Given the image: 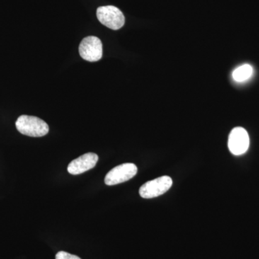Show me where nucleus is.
Instances as JSON below:
<instances>
[{"mask_svg": "<svg viewBox=\"0 0 259 259\" xmlns=\"http://www.w3.org/2000/svg\"><path fill=\"white\" fill-rule=\"evenodd\" d=\"M15 125L20 134L30 137H42L49 131L47 122L35 116H20Z\"/></svg>", "mask_w": 259, "mask_h": 259, "instance_id": "1", "label": "nucleus"}, {"mask_svg": "<svg viewBox=\"0 0 259 259\" xmlns=\"http://www.w3.org/2000/svg\"><path fill=\"white\" fill-rule=\"evenodd\" d=\"M172 180L171 177L163 176L146 182L140 188L139 194L145 199H151L166 193L171 188Z\"/></svg>", "mask_w": 259, "mask_h": 259, "instance_id": "3", "label": "nucleus"}, {"mask_svg": "<svg viewBox=\"0 0 259 259\" xmlns=\"http://www.w3.org/2000/svg\"><path fill=\"white\" fill-rule=\"evenodd\" d=\"M79 52L83 59L90 62L100 60L103 53L101 40L95 36L84 37L80 42Z\"/></svg>", "mask_w": 259, "mask_h": 259, "instance_id": "4", "label": "nucleus"}, {"mask_svg": "<svg viewBox=\"0 0 259 259\" xmlns=\"http://www.w3.org/2000/svg\"><path fill=\"white\" fill-rule=\"evenodd\" d=\"M99 157L96 153H85L73 160L68 166L67 170L72 175H78L89 171L96 166Z\"/></svg>", "mask_w": 259, "mask_h": 259, "instance_id": "7", "label": "nucleus"}, {"mask_svg": "<svg viewBox=\"0 0 259 259\" xmlns=\"http://www.w3.org/2000/svg\"><path fill=\"white\" fill-rule=\"evenodd\" d=\"M137 172V166L134 163H127L119 165L107 174L105 183L109 186L123 183L136 176Z\"/></svg>", "mask_w": 259, "mask_h": 259, "instance_id": "5", "label": "nucleus"}, {"mask_svg": "<svg viewBox=\"0 0 259 259\" xmlns=\"http://www.w3.org/2000/svg\"><path fill=\"white\" fill-rule=\"evenodd\" d=\"M56 259H81L76 255L70 254L67 252L59 251L56 255Z\"/></svg>", "mask_w": 259, "mask_h": 259, "instance_id": "9", "label": "nucleus"}, {"mask_svg": "<svg viewBox=\"0 0 259 259\" xmlns=\"http://www.w3.org/2000/svg\"><path fill=\"white\" fill-rule=\"evenodd\" d=\"M253 74V68L249 64H244L237 68L233 72V79L238 82H243L249 79Z\"/></svg>", "mask_w": 259, "mask_h": 259, "instance_id": "8", "label": "nucleus"}, {"mask_svg": "<svg viewBox=\"0 0 259 259\" xmlns=\"http://www.w3.org/2000/svg\"><path fill=\"white\" fill-rule=\"evenodd\" d=\"M99 21L112 30H119L125 24V16L118 8L112 5L100 7L97 10Z\"/></svg>", "mask_w": 259, "mask_h": 259, "instance_id": "2", "label": "nucleus"}, {"mask_svg": "<svg viewBox=\"0 0 259 259\" xmlns=\"http://www.w3.org/2000/svg\"><path fill=\"white\" fill-rule=\"evenodd\" d=\"M249 144V136L243 127H237L232 130L228 139V148L233 155L243 154L248 151Z\"/></svg>", "mask_w": 259, "mask_h": 259, "instance_id": "6", "label": "nucleus"}]
</instances>
